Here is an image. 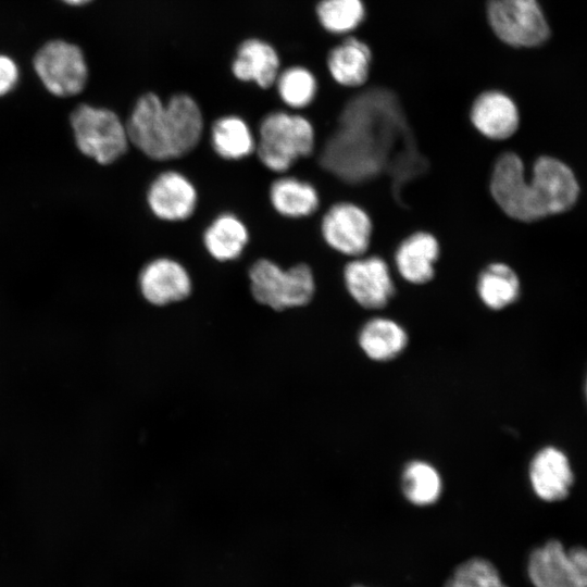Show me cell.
Here are the masks:
<instances>
[{"label":"cell","instance_id":"6da1fadb","mask_svg":"<svg viewBox=\"0 0 587 587\" xmlns=\"http://www.w3.org/2000/svg\"><path fill=\"white\" fill-rule=\"evenodd\" d=\"M492 201L504 215L532 223L571 209L579 193L573 171L560 160L542 155L526 179L519 154L507 151L495 161L488 183Z\"/></svg>","mask_w":587,"mask_h":587},{"label":"cell","instance_id":"7a4b0ae2","mask_svg":"<svg viewBox=\"0 0 587 587\" xmlns=\"http://www.w3.org/2000/svg\"><path fill=\"white\" fill-rule=\"evenodd\" d=\"M315 147L312 123L301 114L286 111L267 113L259 126L255 153L261 164L274 173L287 172Z\"/></svg>","mask_w":587,"mask_h":587},{"label":"cell","instance_id":"3957f363","mask_svg":"<svg viewBox=\"0 0 587 587\" xmlns=\"http://www.w3.org/2000/svg\"><path fill=\"white\" fill-rule=\"evenodd\" d=\"M248 278L254 300L274 311L307 305L316 289L314 273L305 263L284 268L262 258L250 266Z\"/></svg>","mask_w":587,"mask_h":587},{"label":"cell","instance_id":"277c9868","mask_svg":"<svg viewBox=\"0 0 587 587\" xmlns=\"http://www.w3.org/2000/svg\"><path fill=\"white\" fill-rule=\"evenodd\" d=\"M70 125L77 149L101 165L117 161L130 145L125 122L108 108L80 103L71 112Z\"/></svg>","mask_w":587,"mask_h":587},{"label":"cell","instance_id":"5b68a950","mask_svg":"<svg viewBox=\"0 0 587 587\" xmlns=\"http://www.w3.org/2000/svg\"><path fill=\"white\" fill-rule=\"evenodd\" d=\"M32 63L39 82L52 96L74 97L87 85L89 68L84 51L68 40L46 41L35 52Z\"/></svg>","mask_w":587,"mask_h":587},{"label":"cell","instance_id":"8992f818","mask_svg":"<svg viewBox=\"0 0 587 587\" xmlns=\"http://www.w3.org/2000/svg\"><path fill=\"white\" fill-rule=\"evenodd\" d=\"M489 24L503 42L536 47L549 37V26L537 0H489Z\"/></svg>","mask_w":587,"mask_h":587},{"label":"cell","instance_id":"52a82bcc","mask_svg":"<svg viewBox=\"0 0 587 587\" xmlns=\"http://www.w3.org/2000/svg\"><path fill=\"white\" fill-rule=\"evenodd\" d=\"M320 230L329 249L352 259L370 250L374 222L363 207L350 201H338L323 214Z\"/></svg>","mask_w":587,"mask_h":587},{"label":"cell","instance_id":"ba28073f","mask_svg":"<svg viewBox=\"0 0 587 587\" xmlns=\"http://www.w3.org/2000/svg\"><path fill=\"white\" fill-rule=\"evenodd\" d=\"M527 572L534 587H587V549L549 540L533 550Z\"/></svg>","mask_w":587,"mask_h":587},{"label":"cell","instance_id":"9c48e42d","mask_svg":"<svg viewBox=\"0 0 587 587\" xmlns=\"http://www.w3.org/2000/svg\"><path fill=\"white\" fill-rule=\"evenodd\" d=\"M348 296L365 310H382L396 294V284L386 260L376 254L349 259L342 267Z\"/></svg>","mask_w":587,"mask_h":587},{"label":"cell","instance_id":"30bf717a","mask_svg":"<svg viewBox=\"0 0 587 587\" xmlns=\"http://www.w3.org/2000/svg\"><path fill=\"white\" fill-rule=\"evenodd\" d=\"M129 142L154 161L172 160L164 123V102L153 92L141 95L125 122Z\"/></svg>","mask_w":587,"mask_h":587},{"label":"cell","instance_id":"8fae6325","mask_svg":"<svg viewBox=\"0 0 587 587\" xmlns=\"http://www.w3.org/2000/svg\"><path fill=\"white\" fill-rule=\"evenodd\" d=\"M147 204L151 213L164 222H183L197 208L198 192L192 182L183 173L167 170L150 183Z\"/></svg>","mask_w":587,"mask_h":587},{"label":"cell","instance_id":"7c38bea8","mask_svg":"<svg viewBox=\"0 0 587 587\" xmlns=\"http://www.w3.org/2000/svg\"><path fill=\"white\" fill-rule=\"evenodd\" d=\"M138 286L147 302L161 307L188 298L192 290V280L180 262L168 257H159L141 267Z\"/></svg>","mask_w":587,"mask_h":587},{"label":"cell","instance_id":"4fadbf2b","mask_svg":"<svg viewBox=\"0 0 587 587\" xmlns=\"http://www.w3.org/2000/svg\"><path fill=\"white\" fill-rule=\"evenodd\" d=\"M441 246L435 234L414 230L400 240L394 251V265L408 284L422 286L436 277Z\"/></svg>","mask_w":587,"mask_h":587},{"label":"cell","instance_id":"5bb4252c","mask_svg":"<svg viewBox=\"0 0 587 587\" xmlns=\"http://www.w3.org/2000/svg\"><path fill=\"white\" fill-rule=\"evenodd\" d=\"M528 477L534 494L546 502L564 500L574 483L567 455L554 446H546L534 454Z\"/></svg>","mask_w":587,"mask_h":587},{"label":"cell","instance_id":"9a60e30c","mask_svg":"<svg viewBox=\"0 0 587 587\" xmlns=\"http://www.w3.org/2000/svg\"><path fill=\"white\" fill-rule=\"evenodd\" d=\"M164 118L172 160L191 152L200 142L204 129L202 112L187 93H175L164 102Z\"/></svg>","mask_w":587,"mask_h":587},{"label":"cell","instance_id":"2e32d148","mask_svg":"<svg viewBox=\"0 0 587 587\" xmlns=\"http://www.w3.org/2000/svg\"><path fill=\"white\" fill-rule=\"evenodd\" d=\"M470 121L484 138L500 141L512 137L520 124V114L514 101L497 90L484 91L476 97Z\"/></svg>","mask_w":587,"mask_h":587},{"label":"cell","instance_id":"e0dca14e","mask_svg":"<svg viewBox=\"0 0 587 587\" xmlns=\"http://www.w3.org/2000/svg\"><path fill=\"white\" fill-rule=\"evenodd\" d=\"M232 72L241 82H253L261 88H270L279 74V57L268 42L247 39L237 49Z\"/></svg>","mask_w":587,"mask_h":587},{"label":"cell","instance_id":"ac0fdd59","mask_svg":"<svg viewBox=\"0 0 587 587\" xmlns=\"http://www.w3.org/2000/svg\"><path fill=\"white\" fill-rule=\"evenodd\" d=\"M409 341L404 327L386 316L367 320L359 330L358 342L364 354L373 361H390L402 353Z\"/></svg>","mask_w":587,"mask_h":587},{"label":"cell","instance_id":"d6986e66","mask_svg":"<svg viewBox=\"0 0 587 587\" xmlns=\"http://www.w3.org/2000/svg\"><path fill=\"white\" fill-rule=\"evenodd\" d=\"M475 290L479 301L486 308L500 311L519 299L521 282L514 268L509 264L492 261L477 273Z\"/></svg>","mask_w":587,"mask_h":587},{"label":"cell","instance_id":"ffe728a7","mask_svg":"<svg viewBox=\"0 0 587 587\" xmlns=\"http://www.w3.org/2000/svg\"><path fill=\"white\" fill-rule=\"evenodd\" d=\"M272 208L282 216L302 218L314 214L320 207V195L309 182L292 176L273 180L268 190Z\"/></svg>","mask_w":587,"mask_h":587},{"label":"cell","instance_id":"44dd1931","mask_svg":"<svg viewBox=\"0 0 587 587\" xmlns=\"http://www.w3.org/2000/svg\"><path fill=\"white\" fill-rule=\"evenodd\" d=\"M207 252L216 261L226 262L241 255L249 241L246 224L233 213L217 215L202 237Z\"/></svg>","mask_w":587,"mask_h":587},{"label":"cell","instance_id":"7402d4cb","mask_svg":"<svg viewBox=\"0 0 587 587\" xmlns=\"http://www.w3.org/2000/svg\"><path fill=\"white\" fill-rule=\"evenodd\" d=\"M211 146L222 159L237 161L255 152L257 138L248 123L238 115H224L214 121Z\"/></svg>","mask_w":587,"mask_h":587},{"label":"cell","instance_id":"603a6c76","mask_svg":"<svg viewBox=\"0 0 587 587\" xmlns=\"http://www.w3.org/2000/svg\"><path fill=\"white\" fill-rule=\"evenodd\" d=\"M370 62L369 47L357 38H348L329 52L327 65L338 84L358 87L367 79Z\"/></svg>","mask_w":587,"mask_h":587},{"label":"cell","instance_id":"cb8c5ba5","mask_svg":"<svg viewBox=\"0 0 587 587\" xmlns=\"http://www.w3.org/2000/svg\"><path fill=\"white\" fill-rule=\"evenodd\" d=\"M401 489L410 503L426 507L434 504L441 496L442 479L434 465L414 460L403 469Z\"/></svg>","mask_w":587,"mask_h":587},{"label":"cell","instance_id":"d4e9b609","mask_svg":"<svg viewBox=\"0 0 587 587\" xmlns=\"http://www.w3.org/2000/svg\"><path fill=\"white\" fill-rule=\"evenodd\" d=\"M275 85L282 101L291 109L310 105L317 90L314 75L301 66H292L279 73Z\"/></svg>","mask_w":587,"mask_h":587},{"label":"cell","instance_id":"484cf974","mask_svg":"<svg viewBox=\"0 0 587 587\" xmlns=\"http://www.w3.org/2000/svg\"><path fill=\"white\" fill-rule=\"evenodd\" d=\"M316 14L322 26L334 34L354 29L364 17L361 0H321Z\"/></svg>","mask_w":587,"mask_h":587},{"label":"cell","instance_id":"4316f807","mask_svg":"<svg viewBox=\"0 0 587 587\" xmlns=\"http://www.w3.org/2000/svg\"><path fill=\"white\" fill-rule=\"evenodd\" d=\"M445 587H507L492 563L473 558L460 564Z\"/></svg>","mask_w":587,"mask_h":587},{"label":"cell","instance_id":"83f0119b","mask_svg":"<svg viewBox=\"0 0 587 587\" xmlns=\"http://www.w3.org/2000/svg\"><path fill=\"white\" fill-rule=\"evenodd\" d=\"M21 70L9 54L0 53V98L11 93L18 85Z\"/></svg>","mask_w":587,"mask_h":587},{"label":"cell","instance_id":"f1b7e54d","mask_svg":"<svg viewBox=\"0 0 587 587\" xmlns=\"http://www.w3.org/2000/svg\"><path fill=\"white\" fill-rule=\"evenodd\" d=\"M59 1L71 7H83L91 2L92 0H59Z\"/></svg>","mask_w":587,"mask_h":587},{"label":"cell","instance_id":"f546056e","mask_svg":"<svg viewBox=\"0 0 587 587\" xmlns=\"http://www.w3.org/2000/svg\"><path fill=\"white\" fill-rule=\"evenodd\" d=\"M584 395H585V399H586V403H587V374H586L585 385H584Z\"/></svg>","mask_w":587,"mask_h":587},{"label":"cell","instance_id":"4dcf8cb0","mask_svg":"<svg viewBox=\"0 0 587 587\" xmlns=\"http://www.w3.org/2000/svg\"><path fill=\"white\" fill-rule=\"evenodd\" d=\"M358 587H362V586H358Z\"/></svg>","mask_w":587,"mask_h":587}]
</instances>
